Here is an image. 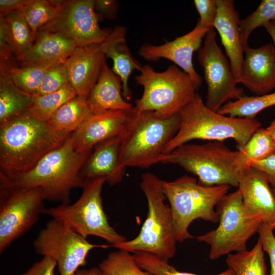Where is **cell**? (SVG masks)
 Returning a JSON list of instances; mask_svg holds the SVG:
<instances>
[{"mask_svg":"<svg viewBox=\"0 0 275 275\" xmlns=\"http://www.w3.org/2000/svg\"><path fill=\"white\" fill-rule=\"evenodd\" d=\"M72 133L28 171L10 174L0 173L1 184L22 189L39 187L44 200L69 204L71 191L82 188L85 184L81 170L91 153L77 152Z\"/></svg>","mask_w":275,"mask_h":275,"instance_id":"obj_1","label":"cell"},{"mask_svg":"<svg viewBox=\"0 0 275 275\" xmlns=\"http://www.w3.org/2000/svg\"><path fill=\"white\" fill-rule=\"evenodd\" d=\"M71 133L34 118L29 112L1 125L0 173L28 171Z\"/></svg>","mask_w":275,"mask_h":275,"instance_id":"obj_2","label":"cell"},{"mask_svg":"<svg viewBox=\"0 0 275 275\" xmlns=\"http://www.w3.org/2000/svg\"><path fill=\"white\" fill-rule=\"evenodd\" d=\"M180 122L179 113L161 118L153 112H138L133 107L118 135L122 164L125 167L148 168L159 163Z\"/></svg>","mask_w":275,"mask_h":275,"instance_id":"obj_3","label":"cell"},{"mask_svg":"<svg viewBox=\"0 0 275 275\" xmlns=\"http://www.w3.org/2000/svg\"><path fill=\"white\" fill-rule=\"evenodd\" d=\"M179 114L178 130L167 146L164 154L194 140L223 142L232 139L239 149L261 126L256 119L231 117L211 110L197 93Z\"/></svg>","mask_w":275,"mask_h":275,"instance_id":"obj_4","label":"cell"},{"mask_svg":"<svg viewBox=\"0 0 275 275\" xmlns=\"http://www.w3.org/2000/svg\"><path fill=\"white\" fill-rule=\"evenodd\" d=\"M230 187L226 185H203L196 178L187 175L172 181L162 180V190L170 203L177 241L182 242L194 238L188 229L196 219L218 222V216L214 208Z\"/></svg>","mask_w":275,"mask_h":275,"instance_id":"obj_5","label":"cell"},{"mask_svg":"<svg viewBox=\"0 0 275 275\" xmlns=\"http://www.w3.org/2000/svg\"><path fill=\"white\" fill-rule=\"evenodd\" d=\"M238 154L237 150H231L221 141L187 143L162 155L159 163L179 166L196 175L203 185L238 187L242 171Z\"/></svg>","mask_w":275,"mask_h":275,"instance_id":"obj_6","label":"cell"},{"mask_svg":"<svg viewBox=\"0 0 275 275\" xmlns=\"http://www.w3.org/2000/svg\"><path fill=\"white\" fill-rule=\"evenodd\" d=\"M140 187L145 195L148 212L139 235L114 247L130 253L143 252L154 254L169 262L176 250L170 207L162 188V180L151 173L142 176Z\"/></svg>","mask_w":275,"mask_h":275,"instance_id":"obj_7","label":"cell"},{"mask_svg":"<svg viewBox=\"0 0 275 275\" xmlns=\"http://www.w3.org/2000/svg\"><path fill=\"white\" fill-rule=\"evenodd\" d=\"M135 76L143 88L142 97L135 102L138 112H153L161 118L171 117L193 98L199 89L190 77L175 65L157 72L149 65L142 67Z\"/></svg>","mask_w":275,"mask_h":275,"instance_id":"obj_8","label":"cell"},{"mask_svg":"<svg viewBox=\"0 0 275 275\" xmlns=\"http://www.w3.org/2000/svg\"><path fill=\"white\" fill-rule=\"evenodd\" d=\"M104 178L85 181L82 194L74 203L44 208L42 214L48 215L85 238L89 236L101 238L112 246L126 238L112 227L103 209L101 198Z\"/></svg>","mask_w":275,"mask_h":275,"instance_id":"obj_9","label":"cell"},{"mask_svg":"<svg viewBox=\"0 0 275 275\" xmlns=\"http://www.w3.org/2000/svg\"><path fill=\"white\" fill-rule=\"evenodd\" d=\"M216 211L217 227L197 237L210 246L209 258L215 260L233 252L246 251L247 241L258 233L262 223L245 214L240 190L226 194L216 205Z\"/></svg>","mask_w":275,"mask_h":275,"instance_id":"obj_10","label":"cell"},{"mask_svg":"<svg viewBox=\"0 0 275 275\" xmlns=\"http://www.w3.org/2000/svg\"><path fill=\"white\" fill-rule=\"evenodd\" d=\"M41 188H17L1 184L0 253L37 223L44 209Z\"/></svg>","mask_w":275,"mask_h":275,"instance_id":"obj_11","label":"cell"},{"mask_svg":"<svg viewBox=\"0 0 275 275\" xmlns=\"http://www.w3.org/2000/svg\"><path fill=\"white\" fill-rule=\"evenodd\" d=\"M36 253L52 258L60 275H73L86 263L89 253L109 245L95 244L54 219L46 224L34 239Z\"/></svg>","mask_w":275,"mask_h":275,"instance_id":"obj_12","label":"cell"},{"mask_svg":"<svg viewBox=\"0 0 275 275\" xmlns=\"http://www.w3.org/2000/svg\"><path fill=\"white\" fill-rule=\"evenodd\" d=\"M94 0L59 1L56 12L38 31L58 34L72 40L76 47L101 43L112 30L100 28Z\"/></svg>","mask_w":275,"mask_h":275,"instance_id":"obj_13","label":"cell"},{"mask_svg":"<svg viewBox=\"0 0 275 275\" xmlns=\"http://www.w3.org/2000/svg\"><path fill=\"white\" fill-rule=\"evenodd\" d=\"M198 61L207 85L205 103L210 109L218 112L228 102L244 95L243 89L237 86L228 58L217 43L213 28L208 31L198 50Z\"/></svg>","mask_w":275,"mask_h":275,"instance_id":"obj_14","label":"cell"},{"mask_svg":"<svg viewBox=\"0 0 275 275\" xmlns=\"http://www.w3.org/2000/svg\"><path fill=\"white\" fill-rule=\"evenodd\" d=\"M210 29L197 22L195 27L185 35L159 45L145 44L140 47L138 53L148 61L161 59L172 61L187 74L199 88L203 79L194 68L193 56L202 46L203 40Z\"/></svg>","mask_w":275,"mask_h":275,"instance_id":"obj_15","label":"cell"},{"mask_svg":"<svg viewBox=\"0 0 275 275\" xmlns=\"http://www.w3.org/2000/svg\"><path fill=\"white\" fill-rule=\"evenodd\" d=\"M238 187L245 214L271 225L275 230V196L265 174L248 167L240 174Z\"/></svg>","mask_w":275,"mask_h":275,"instance_id":"obj_16","label":"cell"},{"mask_svg":"<svg viewBox=\"0 0 275 275\" xmlns=\"http://www.w3.org/2000/svg\"><path fill=\"white\" fill-rule=\"evenodd\" d=\"M113 30L109 37L102 43L76 47L65 63L69 84L77 95L88 98L96 83L105 61V51Z\"/></svg>","mask_w":275,"mask_h":275,"instance_id":"obj_17","label":"cell"},{"mask_svg":"<svg viewBox=\"0 0 275 275\" xmlns=\"http://www.w3.org/2000/svg\"><path fill=\"white\" fill-rule=\"evenodd\" d=\"M240 83L256 95L269 93L275 88V47L269 43L258 48L244 47Z\"/></svg>","mask_w":275,"mask_h":275,"instance_id":"obj_18","label":"cell"},{"mask_svg":"<svg viewBox=\"0 0 275 275\" xmlns=\"http://www.w3.org/2000/svg\"><path fill=\"white\" fill-rule=\"evenodd\" d=\"M130 111H108L92 114L72 133L75 150L80 153H91L100 143L118 136Z\"/></svg>","mask_w":275,"mask_h":275,"instance_id":"obj_19","label":"cell"},{"mask_svg":"<svg viewBox=\"0 0 275 275\" xmlns=\"http://www.w3.org/2000/svg\"><path fill=\"white\" fill-rule=\"evenodd\" d=\"M217 12L213 28L217 31L237 84L240 83L244 47L239 29V15L232 0H216Z\"/></svg>","mask_w":275,"mask_h":275,"instance_id":"obj_20","label":"cell"},{"mask_svg":"<svg viewBox=\"0 0 275 275\" xmlns=\"http://www.w3.org/2000/svg\"><path fill=\"white\" fill-rule=\"evenodd\" d=\"M76 48L74 43L65 37L38 31L32 46L14 60L19 66H54L65 63Z\"/></svg>","mask_w":275,"mask_h":275,"instance_id":"obj_21","label":"cell"},{"mask_svg":"<svg viewBox=\"0 0 275 275\" xmlns=\"http://www.w3.org/2000/svg\"><path fill=\"white\" fill-rule=\"evenodd\" d=\"M94 149L81 170L85 181L101 178L111 185L120 183L126 167L121 161L118 136L100 143Z\"/></svg>","mask_w":275,"mask_h":275,"instance_id":"obj_22","label":"cell"},{"mask_svg":"<svg viewBox=\"0 0 275 275\" xmlns=\"http://www.w3.org/2000/svg\"><path fill=\"white\" fill-rule=\"evenodd\" d=\"M87 100L93 114L108 111H129L134 107L124 98L122 81L106 61Z\"/></svg>","mask_w":275,"mask_h":275,"instance_id":"obj_23","label":"cell"},{"mask_svg":"<svg viewBox=\"0 0 275 275\" xmlns=\"http://www.w3.org/2000/svg\"><path fill=\"white\" fill-rule=\"evenodd\" d=\"M127 30L125 27L117 26L113 29L112 37L105 51V56L112 59L113 72L122 83L123 95L126 101L130 98L128 80L132 72L142 68L140 63L132 56L126 44Z\"/></svg>","mask_w":275,"mask_h":275,"instance_id":"obj_24","label":"cell"},{"mask_svg":"<svg viewBox=\"0 0 275 275\" xmlns=\"http://www.w3.org/2000/svg\"><path fill=\"white\" fill-rule=\"evenodd\" d=\"M34 95L17 88L10 78L4 65L0 72V126L29 112Z\"/></svg>","mask_w":275,"mask_h":275,"instance_id":"obj_25","label":"cell"},{"mask_svg":"<svg viewBox=\"0 0 275 275\" xmlns=\"http://www.w3.org/2000/svg\"><path fill=\"white\" fill-rule=\"evenodd\" d=\"M0 34L4 37L15 58L26 51L35 39L30 26L18 11L1 16Z\"/></svg>","mask_w":275,"mask_h":275,"instance_id":"obj_26","label":"cell"},{"mask_svg":"<svg viewBox=\"0 0 275 275\" xmlns=\"http://www.w3.org/2000/svg\"><path fill=\"white\" fill-rule=\"evenodd\" d=\"M87 98L77 95L64 103L47 122L62 131L73 133L92 114Z\"/></svg>","mask_w":275,"mask_h":275,"instance_id":"obj_27","label":"cell"},{"mask_svg":"<svg viewBox=\"0 0 275 275\" xmlns=\"http://www.w3.org/2000/svg\"><path fill=\"white\" fill-rule=\"evenodd\" d=\"M237 151L238 161L243 171L252 162L263 160L274 154L275 144L266 128L260 127Z\"/></svg>","mask_w":275,"mask_h":275,"instance_id":"obj_28","label":"cell"},{"mask_svg":"<svg viewBox=\"0 0 275 275\" xmlns=\"http://www.w3.org/2000/svg\"><path fill=\"white\" fill-rule=\"evenodd\" d=\"M275 105V92L255 96L243 95L235 100L228 102L217 112L231 117L255 119L262 111Z\"/></svg>","mask_w":275,"mask_h":275,"instance_id":"obj_29","label":"cell"},{"mask_svg":"<svg viewBox=\"0 0 275 275\" xmlns=\"http://www.w3.org/2000/svg\"><path fill=\"white\" fill-rule=\"evenodd\" d=\"M226 262L236 275L266 274L264 251L259 239L250 251L227 255Z\"/></svg>","mask_w":275,"mask_h":275,"instance_id":"obj_30","label":"cell"},{"mask_svg":"<svg viewBox=\"0 0 275 275\" xmlns=\"http://www.w3.org/2000/svg\"><path fill=\"white\" fill-rule=\"evenodd\" d=\"M76 95V93L70 84L53 93L34 95L33 103L29 113L39 120L47 122L60 107Z\"/></svg>","mask_w":275,"mask_h":275,"instance_id":"obj_31","label":"cell"},{"mask_svg":"<svg viewBox=\"0 0 275 275\" xmlns=\"http://www.w3.org/2000/svg\"><path fill=\"white\" fill-rule=\"evenodd\" d=\"M98 267L103 275H154L141 268L130 252L121 249L109 253Z\"/></svg>","mask_w":275,"mask_h":275,"instance_id":"obj_32","label":"cell"},{"mask_svg":"<svg viewBox=\"0 0 275 275\" xmlns=\"http://www.w3.org/2000/svg\"><path fill=\"white\" fill-rule=\"evenodd\" d=\"M4 65L14 85L22 91L35 95L47 69L52 66L37 65L19 66L14 63Z\"/></svg>","mask_w":275,"mask_h":275,"instance_id":"obj_33","label":"cell"},{"mask_svg":"<svg viewBox=\"0 0 275 275\" xmlns=\"http://www.w3.org/2000/svg\"><path fill=\"white\" fill-rule=\"evenodd\" d=\"M59 1L31 0L18 10L23 16L34 36L53 17Z\"/></svg>","mask_w":275,"mask_h":275,"instance_id":"obj_34","label":"cell"},{"mask_svg":"<svg viewBox=\"0 0 275 275\" xmlns=\"http://www.w3.org/2000/svg\"><path fill=\"white\" fill-rule=\"evenodd\" d=\"M275 20V0H263L252 13L241 19L239 29L243 47L248 45V40L256 29L264 26L268 22Z\"/></svg>","mask_w":275,"mask_h":275,"instance_id":"obj_35","label":"cell"},{"mask_svg":"<svg viewBox=\"0 0 275 275\" xmlns=\"http://www.w3.org/2000/svg\"><path fill=\"white\" fill-rule=\"evenodd\" d=\"M133 257L137 264L143 269L154 275H197L195 273L177 270L169 262L154 254L138 252L133 253ZM216 275H236L234 271L228 268Z\"/></svg>","mask_w":275,"mask_h":275,"instance_id":"obj_36","label":"cell"},{"mask_svg":"<svg viewBox=\"0 0 275 275\" xmlns=\"http://www.w3.org/2000/svg\"><path fill=\"white\" fill-rule=\"evenodd\" d=\"M69 84V77L65 63L49 68L34 95L40 96L56 92Z\"/></svg>","mask_w":275,"mask_h":275,"instance_id":"obj_37","label":"cell"},{"mask_svg":"<svg viewBox=\"0 0 275 275\" xmlns=\"http://www.w3.org/2000/svg\"><path fill=\"white\" fill-rule=\"evenodd\" d=\"M273 227L266 223H261L258 231L262 249L268 255L270 262L269 275H275V236Z\"/></svg>","mask_w":275,"mask_h":275,"instance_id":"obj_38","label":"cell"},{"mask_svg":"<svg viewBox=\"0 0 275 275\" xmlns=\"http://www.w3.org/2000/svg\"><path fill=\"white\" fill-rule=\"evenodd\" d=\"M194 3L200 16V24L208 29L213 28L217 12L216 0H195Z\"/></svg>","mask_w":275,"mask_h":275,"instance_id":"obj_39","label":"cell"},{"mask_svg":"<svg viewBox=\"0 0 275 275\" xmlns=\"http://www.w3.org/2000/svg\"><path fill=\"white\" fill-rule=\"evenodd\" d=\"M119 7V3L114 0H96L94 9L98 20L113 19L117 14Z\"/></svg>","mask_w":275,"mask_h":275,"instance_id":"obj_40","label":"cell"},{"mask_svg":"<svg viewBox=\"0 0 275 275\" xmlns=\"http://www.w3.org/2000/svg\"><path fill=\"white\" fill-rule=\"evenodd\" d=\"M57 262L51 258L43 257L26 271L19 275H54Z\"/></svg>","mask_w":275,"mask_h":275,"instance_id":"obj_41","label":"cell"},{"mask_svg":"<svg viewBox=\"0 0 275 275\" xmlns=\"http://www.w3.org/2000/svg\"><path fill=\"white\" fill-rule=\"evenodd\" d=\"M258 168L266 175L269 184L275 190V154L259 161L253 162L249 165Z\"/></svg>","mask_w":275,"mask_h":275,"instance_id":"obj_42","label":"cell"},{"mask_svg":"<svg viewBox=\"0 0 275 275\" xmlns=\"http://www.w3.org/2000/svg\"><path fill=\"white\" fill-rule=\"evenodd\" d=\"M31 0H0V16L16 11L28 4Z\"/></svg>","mask_w":275,"mask_h":275,"instance_id":"obj_43","label":"cell"},{"mask_svg":"<svg viewBox=\"0 0 275 275\" xmlns=\"http://www.w3.org/2000/svg\"><path fill=\"white\" fill-rule=\"evenodd\" d=\"M73 275H103V274L98 267H93L79 269Z\"/></svg>","mask_w":275,"mask_h":275,"instance_id":"obj_44","label":"cell"},{"mask_svg":"<svg viewBox=\"0 0 275 275\" xmlns=\"http://www.w3.org/2000/svg\"><path fill=\"white\" fill-rule=\"evenodd\" d=\"M264 27L272 38L275 47V20L268 22Z\"/></svg>","mask_w":275,"mask_h":275,"instance_id":"obj_45","label":"cell"},{"mask_svg":"<svg viewBox=\"0 0 275 275\" xmlns=\"http://www.w3.org/2000/svg\"><path fill=\"white\" fill-rule=\"evenodd\" d=\"M266 129L275 144V118Z\"/></svg>","mask_w":275,"mask_h":275,"instance_id":"obj_46","label":"cell"},{"mask_svg":"<svg viewBox=\"0 0 275 275\" xmlns=\"http://www.w3.org/2000/svg\"><path fill=\"white\" fill-rule=\"evenodd\" d=\"M272 191H273V194H274V195L275 196V190L272 189Z\"/></svg>","mask_w":275,"mask_h":275,"instance_id":"obj_47","label":"cell"}]
</instances>
